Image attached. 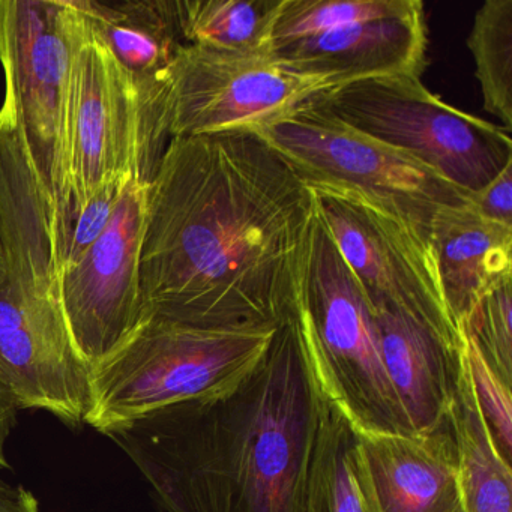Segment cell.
Wrapping results in <instances>:
<instances>
[{"label": "cell", "mask_w": 512, "mask_h": 512, "mask_svg": "<svg viewBox=\"0 0 512 512\" xmlns=\"http://www.w3.org/2000/svg\"><path fill=\"white\" fill-rule=\"evenodd\" d=\"M448 428L467 512H512L511 463L500 454L479 409L467 367L466 343Z\"/></svg>", "instance_id": "cell-17"}, {"label": "cell", "mask_w": 512, "mask_h": 512, "mask_svg": "<svg viewBox=\"0 0 512 512\" xmlns=\"http://www.w3.org/2000/svg\"><path fill=\"white\" fill-rule=\"evenodd\" d=\"M0 383L19 409L47 410L68 427L85 424L92 371L61 302H22L0 293Z\"/></svg>", "instance_id": "cell-12"}, {"label": "cell", "mask_w": 512, "mask_h": 512, "mask_svg": "<svg viewBox=\"0 0 512 512\" xmlns=\"http://www.w3.org/2000/svg\"><path fill=\"white\" fill-rule=\"evenodd\" d=\"M317 212L371 305L388 304L461 335L427 236L373 197L338 185H307Z\"/></svg>", "instance_id": "cell-10"}, {"label": "cell", "mask_w": 512, "mask_h": 512, "mask_svg": "<svg viewBox=\"0 0 512 512\" xmlns=\"http://www.w3.org/2000/svg\"><path fill=\"white\" fill-rule=\"evenodd\" d=\"M140 175V173H136ZM130 178L104 184L88 203L77 212L62 254V269L76 262L101 235L112 220L113 212L124 194Z\"/></svg>", "instance_id": "cell-24"}, {"label": "cell", "mask_w": 512, "mask_h": 512, "mask_svg": "<svg viewBox=\"0 0 512 512\" xmlns=\"http://www.w3.org/2000/svg\"><path fill=\"white\" fill-rule=\"evenodd\" d=\"M295 317L320 394L353 430L413 436L383 365L373 307L317 211Z\"/></svg>", "instance_id": "cell-3"}, {"label": "cell", "mask_w": 512, "mask_h": 512, "mask_svg": "<svg viewBox=\"0 0 512 512\" xmlns=\"http://www.w3.org/2000/svg\"><path fill=\"white\" fill-rule=\"evenodd\" d=\"M77 0H0L2 106L13 113L35 175L55 211L62 254L71 229V89L85 31Z\"/></svg>", "instance_id": "cell-4"}, {"label": "cell", "mask_w": 512, "mask_h": 512, "mask_svg": "<svg viewBox=\"0 0 512 512\" xmlns=\"http://www.w3.org/2000/svg\"><path fill=\"white\" fill-rule=\"evenodd\" d=\"M466 340V337H464ZM466 359L473 391L482 416L500 454L508 463L512 457V388L500 382L466 340Z\"/></svg>", "instance_id": "cell-23"}, {"label": "cell", "mask_w": 512, "mask_h": 512, "mask_svg": "<svg viewBox=\"0 0 512 512\" xmlns=\"http://www.w3.org/2000/svg\"><path fill=\"white\" fill-rule=\"evenodd\" d=\"M275 331L146 319L92 373V407L85 424L106 434L160 407L227 391L262 361Z\"/></svg>", "instance_id": "cell-5"}, {"label": "cell", "mask_w": 512, "mask_h": 512, "mask_svg": "<svg viewBox=\"0 0 512 512\" xmlns=\"http://www.w3.org/2000/svg\"><path fill=\"white\" fill-rule=\"evenodd\" d=\"M430 242L446 304L461 329L482 296L512 280V227L482 217L469 200L437 212Z\"/></svg>", "instance_id": "cell-15"}, {"label": "cell", "mask_w": 512, "mask_h": 512, "mask_svg": "<svg viewBox=\"0 0 512 512\" xmlns=\"http://www.w3.org/2000/svg\"><path fill=\"white\" fill-rule=\"evenodd\" d=\"M470 205L487 220L512 227V161L490 184L470 194Z\"/></svg>", "instance_id": "cell-25"}, {"label": "cell", "mask_w": 512, "mask_h": 512, "mask_svg": "<svg viewBox=\"0 0 512 512\" xmlns=\"http://www.w3.org/2000/svg\"><path fill=\"white\" fill-rule=\"evenodd\" d=\"M355 464L365 512H467L448 422L430 434L356 433Z\"/></svg>", "instance_id": "cell-13"}, {"label": "cell", "mask_w": 512, "mask_h": 512, "mask_svg": "<svg viewBox=\"0 0 512 512\" xmlns=\"http://www.w3.org/2000/svg\"><path fill=\"white\" fill-rule=\"evenodd\" d=\"M421 4V0H283L272 29V49L343 26L403 16Z\"/></svg>", "instance_id": "cell-21"}, {"label": "cell", "mask_w": 512, "mask_h": 512, "mask_svg": "<svg viewBox=\"0 0 512 512\" xmlns=\"http://www.w3.org/2000/svg\"><path fill=\"white\" fill-rule=\"evenodd\" d=\"M283 0H178L185 46L233 55L271 53Z\"/></svg>", "instance_id": "cell-18"}, {"label": "cell", "mask_w": 512, "mask_h": 512, "mask_svg": "<svg viewBox=\"0 0 512 512\" xmlns=\"http://www.w3.org/2000/svg\"><path fill=\"white\" fill-rule=\"evenodd\" d=\"M484 109L512 130V0H485L467 37Z\"/></svg>", "instance_id": "cell-20"}, {"label": "cell", "mask_w": 512, "mask_h": 512, "mask_svg": "<svg viewBox=\"0 0 512 512\" xmlns=\"http://www.w3.org/2000/svg\"><path fill=\"white\" fill-rule=\"evenodd\" d=\"M424 4L403 16L368 20L281 44L272 55L299 73L338 86L385 76L421 77L427 68Z\"/></svg>", "instance_id": "cell-14"}, {"label": "cell", "mask_w": 512, "mask_h": 512, "mask_svg": "<svg viewBox=\"0 0 512 512\" xmlns=\"http://www.w3.org/2000/svg\"><path fill=\"white\" fill-rule=\"evenodd\" d=\"M512 280L479 299L461 325L491 373L512 388Z\"/></svg>", "instance_id": "cell-22"}, {"label": "cell", "mask_w": 512, "mask_h": 512, "mask_svg": "<svg viewBox=\"0 0 512 512\" xmlns=\"http://www.w3.org/2000/svg\"><path fill=\"white\" fill-rule=\"evenodd\" d=\"M85 19L74 61L68 139L73 220L107 182L136 173L151 179L170 142L164 91L143 94Z\"/></svg>", "instance_id": "cell-7"}, {"label": "cell", "mask_w": 512, "mask_h": 512, "mask_svg": "<svg viewBox=\"0 0 512 512\" xmlns=\"http://www.w3.org/2000/svg\"><path fill=\"white\" fill-rule=\"evenodd\" d=\"M151 179L134 175L103 235L62 269L61 295L71 337L92 373L142 323L140 251Z\"/></svg>", "instance_id": "cell-11"}, {"label": "cell", "mask_w": 512, "mask_h": 512, "mask_svg": "<svg viewBox=\"0 0 512 512\" xmlns=\"http://www.w3.org/2000/svg\"><path fill=\"white\" fill-rule=\"evenodd\" d=\"M19 410L11 392L0 383V469H7L10 466L5 455V446L11 431L16 427Z\"/></svg>", "instance_id": "cell-26"}, {"label": "cell", "mask_w": 512, "mask_h": 512, "mask_svg": "<svg viewBox=\"0 0 512 512\" xmlns=\"http://www.w3.org/2000/svg\"><path fill=\"white\" fill-rule=\"evenodd\" d=\"M98 37L143 94L160 88L182 46L178 0H77Z\"/></svg>", "instance_id": "cell-16"}, {"label": "cell", "mask_w": 512, "mask_h": 512, "mask_svg": "<svg viewBox=\"0 0 512 512\" xmlns=\"http://www.w3.org/2000/svg\"><path fill=\"white\" fill-rule=\"evenodd\" d=\"M335 88L334 80L299 73L272 53L182 46L164 76L167 133L173 139L260 127Z\"/></svg>", "instance_id": "cell-9"}, {"label": "cell", "mask_w": 512, "mask_h": 512, "mask_svg": "<svg viewBox=\"0 0 512 512\" xmlns=\"http://www.w3.org/2000/svg\"><path fill=\"white\" fill-rule=\"evenodd\" d=\"M0 512H40V506L31 491L0 481Z\"/></svg>", "instance_id": "cell-27"}, {"label": "cell", "mask_w": 512, "mask_h": 512, "mask_svg": "<svg viewBox=\"0 0 512 512\" xmlns=\"http://www.w3.org/2000/svg\"><path fill=\"white\" fill-rule=\"evenodd\" d=\"M322 404L293 307L238 385L152 410L106 436L167 512H305Z\"/></svg>", "instance_id": "cell-2"}, {"label": "cell", "mask_w": 512, "mask_h": 512, "mask_svg": "<svg viewBox=\"0 0 512 512\" xmlns=\"http://www.w3.org/2000/svg\"><path fill=\"white\" fill-rule=\"evenodd\" d=\"M356 431L323 398L305 512H365L355 464Z\"/></svg>", "instance_id": "cell-19"}, {"label": "cell", "mask_w": 512, "mask_h": 512, "mask_svg": "<svg viewBox=\"0 0 512 512\" xmlns=\"http://www.w3.org/2000/svg\"><path fill=\"white\" fill-rule=\"evenodd\" d=\"M316 211L313 191L253 131L173 137L149 181L142 322L278 328L295 307Z\"/></svg>", "instance_id": "cell-1"}, {"label": "cell", "mask_w": 512, "mask_h": 512, "mask_svg": "<svg viewBox=\"0 0 512 512\" xmlns=\"http://www.w3.org/2000/svg\"><path fill=\"white\" fill-rule=\"evenodd\" d=\"M245 130L272 146L305 185L361 191L428 239L440 209L470 200L466 191L409 155L353 130L314 100L269 124Z\"/></svg>", "instance_id": "cell-8"}, {"label": "cell", "mask_w": 512, "mask_h": 512, "mask_svg": "<svg viewBox=\"0 0 512 512\" xmlns=\"http://www.w3.org/2000/svg\"><path fill=\"white\" fill-rule=\"evenodd\" d=\"M314 101L353 130L409 155L469 194L490 184L512 161L511 131L449 106L425 88L421 77L356 80Z\"/></svg>", "instance_id": "cell-6"}, {"label": "cell", "mask_w": 512, "mask_h": 512, "mask_svg": "<svg viewBox=\"0 0 512 512\" xmlns=\"http://www.w3.org/2000/svg\"><path fill=\"white\" fill-rule=\"evenodd\" d=\"M2 274H4V265H2V248H0V280H2Z\"/></svg>", "instance_id": "cell-28"}]
</instances>
